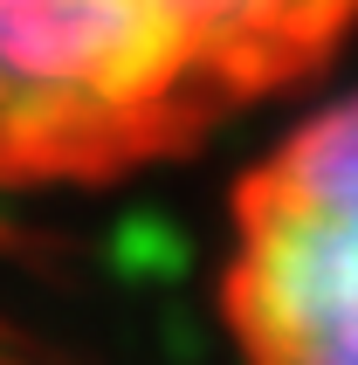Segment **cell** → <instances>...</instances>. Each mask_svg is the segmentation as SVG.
<instances>
[{"mask_svg":"<svg viewBox=\"0 0 358 365\" xmlns=\"http://www.w3.org/2000/svg\"><path fill=\"white\" fill-rule=\"evenodd\" d=\"M352 35L358 0H0V193L173 165Z\"/></svg>","mask_w":358,"mask_h":365,"instance_id":"cell-1","label":"cell"},{"mask_svg":"<svg viewBox=\"0 0 358 365\" xmlns=\"http://www.w3.org/2000/svg\"><path fill=\"white\" fill-rule=\"evenodd\" d=\"M214 317L262 365H358V90L241 165Z\"/></svg>","mask_w":358,"mask_h":365,"instance_id":"cell-2","label":"cell"}]
</instances>
